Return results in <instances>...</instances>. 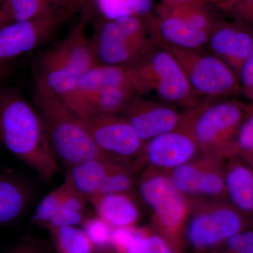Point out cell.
<instances>
[{
    "mask_svg": "<svg viewBox=\"0 0 253 253\" xmlns=\"http://www.w3.org/2000/svg\"><path fill=\"white\" fill-rule=\"evenodd\" d=\"M219 6L234 20L253 29V0H229Z\"/></svg>",
    "mask_w": 253,
    "mask_h": 253,
    "instance_id": "cell-30",
    "label": "cell"
},
{
    "mask_svg": "<svg viewBox=\"0 0 253 253\" xmlns=\"http://www.w3.org/2000/svg\"><path fill=\"white\" fill-rule=\"evenodd\" d=\"M151 36L155 43L180 49H206L209 33L189 27L178 18L158 14L154 17L148 14Z\"/></svg>",
    "mask_w": 253,
    "mask_h": 253,
    "instance_id": "cell-17",
    "label": "cell"
},
{
    "mask_svg": "<svg viewBox=\"0 0 253 253\" xmlns=\"http://www.w3.org/2000/svg\"><path fill=\"white\" fill-rule=\"evenodd\" d=\"M5 0H0V6L3 4V3L4 2Z\"/></svg>",
    "mask_w": 253,
    "mask_h": 253,
    "instance_id": "cell-43",
    "label": "cell"
},
{
    "mask_svg": "<svg viewBox=\"0 0 253 253\" xmlns=\"http://www.w3.org/2000/svg\"><path fill=\"white\" fill-rule=\"evenodd\" d=\"M146 230L131 227L112 228L111 236V247L121 253H126L135 244Z\"/></svg>",
    "mask_w": 253,
    "mask_h": 253,
    "instance_id": "cell-29",
    "label": "cell"
},
{
    "mask_svg": "<svg viewBox=\"0 0 253 253\" xmlns=\"http://www.w3.org/2000/svg\"><path fill=\"white\" fill-rule=\"evenodd\" d=\"M4 253H52L45 241L33 236H26L9 248Z\"/></svg>",
    "mask_w": 253,
    "mask_h": 253,
    "instance_id": "cell-33",
    "label": "cell"
},
{
    "mask_svg": "<svg viewBox=\"0 0 253 253\" xmlns=\"http://www.w3.org/2000/svg\"><path fill=\"white\" fill-rule=\"evenodd\" d=\"M210 4L200 0H194L173 6L161 4L158 12V14L168 15L178 18L189 27L210 34L221 21L217 13L209 6Z\"/></svg>",
    "mask_w": 253,
    "mask_h": 253,
    "instance_id": "cell-22",
    "label": "cell"
},
{
    "mask_svg": "<svg viewBox=\"0 0 253 253\" xmlns=\"http://www.w3.org/2000/svg\"><path fill=\"white\" fill-rule=\"evenodd\" d=\"M14 68L8 63H0V81L12 74Z\"/></svg>",
    "mask_w": 253,
    "mask_h": 253,
    "instance_id": "cell-36",
    "label": "cell"
},
{
    "mask_svg": "<svg viewBox=\"0 0 253 253\" xmlns=\"http://www.w3.org/2000/svg\"><path fill=\"white\" fill-rule=\"evenodd\" d=\"M110 248H111V249L108 248V249H104V252H103L102 253H121L120 252H118V251H116V250L113 249V247Z\"/></svg>",
    "mask_w": 253,
    "mask_h": 253,
    "instance_id": "cell-42",
    "label": "cell"
},
{
    "mask_svg": "<svg viewBox=\"0 0 253 253\" xmlns=\"http://www.w3.org/2000/svg\"><path fill=\"white\" fill-rule=\"evenodd\" d=\"M120 116L132 126L145 144L156 136L177 129L182 112L172 105L139 95L128 103Z\"/></svg>",
    "mask_w": 253,
    "mask_h": 253,
    "instance_id": "cell-14",
    "label": "cell"
},
{
    "mask_svg": "<svg viewBox=\"0 0 253 253\" xmlns=\"http://www.w3.org/2000/svg\"><path fill=\"white\" fill-rule=\"evenodd\" d=\"M227 198L253 222V169L239 158L231 157L225 166Z\"/></svg>",
    "mask_w": 253,
    "mask_h": 253,
    "instance_id": "cell-20",
    "label": "cell"
},
{
    "mask_svg": "<svg viewBox=\"0 0 253 253\" xmlns=\"http://www.w3.org/2000/svg\"><path fill=\"white\" fill-rule=\"evenodd\" d=\"M0 144L44 180L59 171L38 111L14 89L0 92Z\"/></svg>",
    "mask_w": 253,
    "mask_h": 253,
    "instance_id": "cell-1",
    "label": "cell"
},
{
    "mask_svg": "<svg viewBox=\"0 0 253 253\" xmlns=\"http://www.w3.org/2000/svg\"><path fill=\"white\" fill-rule=\"evenodd\" d=\"M33 104L59 166L69 169L87 160L106 157L95 144L77 115L57 95L36 79Z\"/></svg>",
    "mask_w": 253,
    "mask_h": 253,
    "instance_id": "cell-3",
    "label": "cell"
},
{
    "mask_svg": "<svg viewBox=\"0 0 253 253\" xmlns=\"http://www.w3.org/2000/svg\"><path fill=\"white\" fill-rule=\"evenodd\" d=\"M136 185L151 211L155 232L181 253L190 212L189 200L173 185L166 172L154 168H144Z\"/></svg>",
    "mask_w": 253,
    "mask_h": 253,
    "instance_id": "cell-6",
    "label": "cell"
},
{
    "mask_svg": "<svg viewBox=\"0 0 253 253\" xmlns=\"http://www.w3.org/2000/svg\"><path fill=\"white\" fill-rule=\"evenodd\" d=\"M85 219L84 212H78L66 207L63 206L62 203L61 206L55 211L44 227L50 230L62 226H77L83 224Z\"/></svg>",
    "mask_w": 253,
    "mask_h": 253,
    "instance_id": "cell-31",
    "label": "cell"
},
{
    "mask_svg": "<svg viewBox=\"0 0 253 253\" xmlns=\"http://www.w3.org/2000/svg\"><path fill=\"white\" fill-rule=\"evenodd\" d=\"M154 43L148 14L100 21L89 39L96 64L106 66H134Z\"/></svg>",
    "mask_w": 253,
    "mask_h": 253,
    "instance_id": "cell-5",
    "label": "cell"
},
{
    "mask_svg": "<svg viewBox=\"0 0 253 253\" xmlns=\"http://www.w3.org/2000/svg\"><path fill=\"white\" fill-rule=\"evenodd\" d=\"M92 12L83 10L79 21L61 41L40 51L32 61L35 79L72 106L79 81L96 64L86 28Z\"/></svg>",
    "mask_w": 253,
    "mask_h": 253,
    "instance_id": "cell-2",
    "label": "cell"
},
{
    "mask_svg": "<svg viewBox=\"0 0 253 253\" xmlns=\"http://www.w3.org/2000/svg\"><path fill=\"white\" fill-rule=\"evenodd\" d=\"M49 231L56 253H94V245L83 229L77 226H62Z\"/></svg>",
    "mask_w": 253,
    "mask_h": 253,
    "instance_id": "cell-24",
    "label": "cell"
},
{
    "mask_svg": "<svg viewBox=\"0 0 253 253\" xmlns=\"http://www.w3.org/2000/svg\"><path fill=\"white\" fill-rule=\"evenodd\" d=\"M126 253H178L166 239L156 232L146 230Z\"/></svg>",
    "mask_w": 253,
    "mask_h": 253,
    "instance_id": "cell-28",
    "label": "cell"
},
{
    "mask_svg": "<svg viewBox=\"0 0 253 253\" xmlns=\"http://www.w3.org/2000/svg\"><path fill=\"white\" fill-rule=\"evenodd\" d=\"M226 161L200 154L166 172L173 185L189 200H228Z\"/></svg>",
    "mask_w": 253,
    "mask_h": 253,
    "instance_id": "cell-10",
    "label": "cell"
},
{
    "mask_svg": "<svg viewBox=\"0 0 253 253\" xmlns=\"http://www.w3.org/2000/svg\"><path fill=\"white\" fill-rule=\"evenodd\" d=\"M200 1H205V2L208 3H218V4H221L222 3L225 2V1H229V0H200Z\"/></svg>",
    "mask_w": 253,
    "mask_h": 253,
    "instance_id": "cell-41",
    "label": "cell"
},
{
    "mask_svg": "<svg viewBox=\"0 0 253 253\" xmlns=\"http://www.w3.org/2000/svg\"><path fill=\"white\" fill-rule=\"evenodd\" d=\"M232 157L239 158L253 169V106L240 128Z\"/></svg>",
    "mask_w": 253,
    "mask_h": 253,
    "instance_id": "cell-25",
    "label": "cell"
},
{
    "mask_svg": "<svg viewBox=\"0 0 253 253\" xmlns=\"http://www.w3.org/2000/svg\"><path fill=\"white\" fill-rule=\"evenodd\" d=\"M190 212L184 239L196 251L217 249L253 222L229 200L189 201Z\"/></svg>",
    "mask_w": 253,
    "mask_h": 253,
    "instance_id": "cell-8",
    "label": "cell"
},
{
    "mask_svg": "<svg viewBox=\"0 0 253 253\" xmlns=\"http://www.w3.org/2000/svg\"><path fill=\"white\" fill-rule=\"evenodd\" d=\"M249 111L250 104L236 100L202 101L183 111L177 129L194 139L201 154L226 161L232 157L240 128Z\"/></svg>",
    "mask_w": 253,
    "mask_h": 253,
    "instance_id": "cell-4",
    "label": "cell"
},
{
    "mask_svg": "<svg viewBox=\"0 0 253 253\" xmlns=\"http://www.w3.org/2000/svg\"><path fill=\"white\" fill-rule=\"evenodd\" d=\"M79 118L106 157L133 164L139 158L144 142L122 116L89 113Z\"/></svg>",
    "mask_w": 253,
    "mask_h": 253,
    "instance_id": "cell-11",
    "label": "cell"
},
{
    "mask_svg": "<svg viewBox=\"0 0 253 253\" xmlns=\"http://www.w3.org/2000/svg\"><path fill=\"white\" fill-rule=\"evenodd\" d=\"M72 15L66 10H56L42 17L13 22L0 28V63L41 46Z\"/></svg>",
    "mask_w": 253,
    "mask_h": 253,
    "instance_id": "cell-12",
    "label": "cell"
},
{
    "mask_svg": "<svg viewBox=\"0 0 253 253\" xmlns=\"http://www.w3.org/2000/svg\"><path fill=\"white\" fill-rule=\"evenodd\" d=\"M83 231L90 240L94 248L106 249L111 247V236L112 227L97 217H89L84 219L83 223Z\"/></svg>",
    "mask_w": 253,
    "mask_h": 253,
    "instance_id": "cell-27",
    "label": "cell"
},
{
    "mask_svg": "<svg viewBox=\"0 0 253 253\" xmlns=\"http://www.w3.org/2000/svg\"><path fill=\"white\" fill-rule=\"evenodd\" d=\"M194 0H163L162 5L168 6H176V5L185 4Z\"/></svg>",
    "mask_w": 253,
    "mask_h": 253,
    "instance_id": "cell-38",
    "label": "cell"
},
{
    "mask_svg": "<svg viewBox=\"0 0 253 253\" xmlns=\"http://www.w3.org/2000/svg\"><path fill=\"white\" fill-rule=\"evenodd\" d=\"M119 163L122 162L106 157L87 160L68 169L65 181L78 194L89 200L99 194L106 178Z\"/></svg>",
    "mask_w": 253,
    "mask_h": 253,
    "instance_id": "cell-19",
    "label": "cell"
},
{
    "mask_svg": "<svg viewBox=\"0 0 253 253\" xmlns=\"http://www.w3.org/2000/svg\"><path fill=\"white\" fill-rule=\"evenodd\" d=\"M33 197V189L26 179L12 172L0 171V227L21 219Z\"/></svg>",
    "mask_w": 253,
    "mask_h": 253,
    "instance_id": "cell-18",
    "label": "cell"
},
{
    "mask_svg": "<svg viewBox=\"0 0 253 253\" xmlns=\"http://www.w3.org/2000/svg\"><path fill=\"white\" fill-rule=\"evenodd\" d=\"M68 189L67 182H64L57 189L43 198L36 210L33 221L37 224L45 226L55 211L62 204Z\"/></svg>",
    "mask_w": 253,
    "mask_h": 253,
    "instance_id": "cell-26",
    "label": "cell"
},
{
    "mask_svg": "<svg viewBox=\"0 0 253 253\" xmlns=\"http://www.w3.org/2000/svg\"><path fill=\"white\" fill-rule=\"evenodd\" d=\"M200 154L194 139L186 131L176 129L145 143L134 165L137 172L151 168L168 172L189 162Z\"/></svg>",
    "mask_w": 253,
    "mask_h": 253,
    "instance_id": "cell-13",
    "label": "cell"
},
{
    "mask_svg": "<svg viewBox=\"0 0 253 253\" xmlns=\"http://www.w3.org/2000/svg\"><path fill=\"white\" fill-rule=\"evenodd\" d=\"M206 49L222 60L239 76L253 49V29L236 20H221L210 33Z\"/></svg>",
    "mask_w": 253,
    "mask_h": 253,
    "instance_id": "cell-15",
    "label": "cell"
},
{
    "mask_svg": "<svg viewBox=\"0 0 253 253\" xmlns=\"http://www.w3.org/2000/svg\"><path fill=\"white\" fill-rule=\"evenodd\" d=\"M60 9L74 14L79 9V0H56Z\"/></svg>",
    "mask_w": 253,
    "mask_h": 253,
    "instance_id": "cell-35",
    "label": "cell"
},
{
    "mask_svg": "<svg viewBox=\"0 0 253 253\" xmlns=\"http://www.w3.org/2000/svg\"><path fill=\"white\" fill-rule=\"evenodd\" d=\"M124 87L133 88L139 94L131 67L96 64L79 81L76 96L70 109L77 114L83 102L93 95L101 91Z\"/></svg>",
    "mask_w": 253,
    "mask_h": 253,
    "instance_id": "cell-16",
    "label": "cell"
},
{
    "mask_svg": "<svg viewBox=\"0 0 253 253\" xmlns=\"http://www.w3.org/2000/svg\"><path fill=\"white\" fill-rule=\"evenodd\" d=\"M216 249L217 253H253V229L236 234Z\"/></svg>",
    "mask_w": 253,
    "mask_h": 253,
    "instance_id": "cell-32",
    "label": "cell"
},
{
    "mask_svg": "<svg viewBox=\"0 0 253 253\" xmlns=\"http://www.w3.org/2000/svg\"><path fill=\"white\" fill-rule=\"evenodd\" d=\"M244 94L246 95V97L250 100L251 105H252L253 106V87L251 88L249 90L245 91Z\"/></svg>",
    "mask_w": 253,
    "mask_h": 253,
    "instance_id": "cell-40",
    "label": "cell"
},
{
    "mask_svg": "<svg viewBox=\"0 0 253 253\" xmlns=\"http://www.w3.org/2000/svg\"><path fill=\"white\" fill-rule=\"evenodd\" d=\"M0 9L11 23L31 21L61 9L56 0H5Z\"/></svg>",
    "mask_w": 253,
    "mask_h": 253,
    "instance_id": "cell-23",
    "label": "cell"
},
{
    "mask_svg": "<svg viewBox=\"0 0 253 253\" xmlns=\"http://www.w3.org/2000/svg\"><path fill=\"white\" fill-rule=\"evenodd\" d=\"M239 78L243 93L253 87V49L240 71Z\"/></svg>",
    "mask_w": 253,
    "mask_h": 253,
    "instance_id": "cell-34",
    "label": "cell"
},
{
    "mask_svg": "<svg viewBox=\"0 0 253 253\" xmlns=\"http://www.w3.org/2000/svg\"><path fill=\"white\" fill-rule=\"evenodd\" d=\"M166 47L180 63L190 85L201 101L228 99L242 92L237 74L207 49Z\"/></svg>",
    "mask_w": 253,
    "mask_h": 253,
    "instance_id": "cell-9",
    "label": "cell"
},
{
    "mask_svg": "<svg viewBox=\"0 0 253 253\" xmlns=\"http://www.w3.org/2000/svg\"><path fill=\"white\" fill-rule=\"evenodd\" d=\"M99 1L100 0H79V9L88 10L92 12L93 8Z\"/></svg>",
    "mask_w": 253,
    "mask_h": 253,
    "instance_id": "cell-37",
    "label": "cell"
},
{
    "mask_svg": "<svg viewBox=\"0 0 253 253\" xmlns=\"http://www.w3.org/2000/svg\"><path fill=\"white\" fill-rule=\"evenodd\" d=\"M11 23L7 18L6 15L4 14V11L0 9V28L3 27V26H6V25L9 24Z\"/></svg>",
    "mask_w": 253,
    "mask_h": 253,
    "instance_id": "cell-39",
    "label": "cell"
},
{
    "mask_svg": "<svg viewBox=\"0 0 253 253\" xmlns=\"http://www.w3.org/2000/svg\"><path fill=\"white\" fill-rule=\"evenodd\" d=\"M96 216L111 227L136 226L140 210L129 194L98 195L89 199Z\"/></svg>",
    "mask_w": 253,
    "mask_h": 253,
    "instance_id": "cell-21",
    "label": "cell"
},
{
    "mask_svg": "<svg viewBox=\"0 0 253 253\" xmlns=\"http://www.w3.org/2000/svg\"><path fill=\"white\" fill-rule=\"evenodd\" d=\"M130 67L141 96L154 92L159 101L184 111L202 101L190 85L180 63L162 44L154 43L142 59Z\"/></svg>",
    "mask_w": 253,
    "mask_h": 253,
    "instance_id": "cell-7",
    "label": "cell"
}]
</instances>
